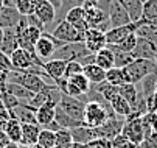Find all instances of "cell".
I'll list each match as a JSON object with an SVG mask.
<instances>
[{
    "mask_svg": "<svg viewBox=\"0 0 157 148\" xmlns=\"http://www.w3.org/2000/svg\"><path fill=\"white\" fill-rule=\"evenodd\" d=\"M110 117H115V112L112 111L109 101L100 98V100H90L86 103L82 122L89 128H98Z\"/></svg>",
    "mask_w": 157,
    "mask_h": 148,
    "instance_id": "obj_1",
    "label": "cell"
},
{
    "mask_svg": "<svg viewBox=\"0 0 157 148\" xmlns=\"http://www.w3.org/2000/svg\"><path fill=\"white\" fill-rule=\"evenodd\" d=\"M82 10H84V17H86L87 28H98L103 33H107L112 28L107 14L97 3L87 0V2L82 5Z\"/></svg>",
    "mask_w": 157,
    "mask_h": 148,
    "instance_id": "obj_2",
    "label": "cell"
},
{
    "mask_svg": "<svg viewBox=\"0 0 157 148\" xmlns=\"http://www.w3.org/2000/svg\"><path fill=\"white\" fill-rule=\"evenodd\" d=\"M152 72H157L154 61H151V59H134L129 66H126L123 69L124 83L139 84L145 76H148Z\"/></svg>",
    "mask_w": 157,
    "mask_h": 148,
    "instance_id": "obj_3",
    "label": "cell"
},
{
    "mask_svg": "<svg viewBox=\"0 0 157 148\" xmlns=\"http://www.w3.org/2000/svg\"><path fill=\"white\" fill-rule=\"evenodd\" d=\"M8 83L20 84V86L27 88L28 91H31L34 94H37V92H40V91H44L45 88L50 86L42 76L33 75V73H28V72H24V70H11V72H8Z\"/></svg>",
    "mask_w": 157,
    "mask_h": 148,
    "instance_id": "obj_4",
    "label": "cell"
},
{
    "mask_svg": "<svg viewBox=\"0 0 157 148\" xmlns=\"http://www.w3.org/2000/svg\"><path fill=\"white\" fill-rule=\"evenodd\" d=\"M90 55V52L87 50L84 42H70V44H64L61 45L52 56V59H61V61H78L82 64L84 58Z\"/></svg>",
    "mask_w": 157,
    "mask_h": 148,
    "instance_id": "obj_5",
    "label": "cell"
},
{
    "mask_svg": "<svg viewBox=\"0 0 157 148\" xmlns=\"http://www.w3.org/2000/svg\"><path fill=\"white\" fill-rule=\"evenodd\" d=\"M97 5L107 14L112 28L131 24V19H129L128 13L124 11V8L117 2V0H100Z\"/></svg>",
    "mask_w": 157,
    "mask_h": 148,
    "instance_id": "obj_6",
    "label": "cell"
},
{
    "mask_svg": "<svg viewBox=\"0 0 157 148\" xmlns=\"http://www.w3.org/2000/svg\"><path fill=\"white\" fill-rule=\"evenodd\" d=\"M61 45H64V44H62L61 41H58L53 34H50V33H47V31H42L40 37L37 39L36 45H34V53H36V56H37L40 61L45 62V61L52 59L53 53H55Z\"/></svg>",
    "mask_w": 157,
    "mask_h": 148,
    "instance_id": "obj_7",
    "label": "cell"
},
{
    "mask_svg": "<svg viewBox=\"0 0 157 148\" xmlns=\"http://www.w3.org/2000/svg\"><path fill=\"white\" fill-rule=\"evenodd\" d=\"M121 134L129 139L132 143H136L137 146L142 143V140L145 139V131H143V125H142V117L137 114H131L129 117L124 119L123 123V130Z\"/></svg>",
    "mask_w": 157,
    "mask_h": 148,
    "instance_id": "obj_8",
    "label": "cell"
},
{
    "mask_svg": "<svg viewBox=\"0 0 157 148\" xmlns=\"http://www.w3.org/2000/svg\"><path fill=\"white\" fill-rule=\"evenodd\" d=\"M11 62H13V70H28L34 66L42 67L44 61H40L37 56L31 55L30 52L24 50V49H17L16 52H13L10 55Z\"/></svg>",
    "mask_w": 157,
    "mask_h": 148,
    "instance_id": "obj_9",
    "label": "cell"
},
{
    "mask_svg": "<svg viewBox=\"0 0 157 148\" xmlns=\"http://www.w3.org/2000/svg\"><path fill=\"white\" fill-rule=\"evenodd\" d=\"M52 34L61 41L62 44H70V42H84V33H81L79 30H76L73 25H70L67 20L59 22L55 30L52 31Z\"/></svg>",
    "mask_w": 157,
    "mask_h": 148,
    "instance_id": "obj_10",
    "label": "cell"
},
{
    "mask_svg": "<svg viewBox=\"0 0 157 148\" xmlns=\"http://www.w3.org/2000/svg\"><path fill=\"white\" fill-rule=\"evenodd\" d=\"M58 106H61L72 119H75V120H78V122H82V120H84L86 103H84L81 98H75V97H70V95H67V94H62L61 101H59ZM82 123H84V122H82Z\"/></svg>",
    "mask_w": 157,
    "mask_h": 148,
    "instance_id": "obj_11",
    "label": "cell"
},
{
    "mask_svg": "<svg viewBox=\"0 0 157 148\" xmlns=\"http://www.w3.org/2000/svg\"><path fill=\"white\" fill-rule=\"evenodd\" d=\"M123 120L115 115V117H110L107 119L101 126L98 128H94L95 130V136L97 137H101V139H107V140H114L118 134H121V130H123Z\"/></svg>",
    "mask_w": 157,
    "mask_h": 148,
    "instance_id": "obj_12",
    "label": "cell"
},
{
    "mask_svg": "<svg viewBox=\"0 0 157 148\" xmlns=\"http://www.w3.org/2000/svg\"><path fill=\"white\" fill-rule=\"evenodd\" d=\"M56 11L58 10L50 0H34V14L45 28L56 20Z\"/></svg>",
    "mask_w": 157,
    "mask_h": 148,
    "instance_id": "obj_13",
    "label": "cell"
},
{
    "mask_svg": "<svg viewBox=\"0 0 157 148\" xmlns=\"http://www.w3.org/2000/svg\"><path fill=\"white\" fill-rule=\"evenodd\" d=\"M42 34V30L36 28V27H27L24 28L20 33H17V39H19V49H24L27 52H30L31 55L36 56L34 53V45L37 39L40 37Z\"/></svg>",
    "mask_w": 157,
    "mask_h": 148,
    "instance_id": "obj_14",
    "label": "cell"
},
{
    "mask_svg": "<svg viewBox=\"0 0 157 148\" xmlns=\"http://www.w3.org/2000/svg\"><path fill=\"white\" fill-rule=\"evenodd\" d=\"M84 44L90 53H97L101 49L107 45L106 42V33H103L98 28H87L84 33Z\"/></svg>",
    "mask_w": 157,
    "mask_h": 148,
    "instance_id": "obj_15",
    "label": "cell"
},
{
    "mask_svg": "<svg viewBox=\"0 0 157 148\" xmlns=\"http://www.w3.org/2000/svg\"><path fill=\"white\" fill-rule=\"evenodd\" d=\"M134 59H151L154 61L155 55H157V44L145 39V37H139L137 39V45L131 52Z\"/></svg>",
    "mask_w": 157,
    "mask_h": 148,
    "instance_id": "obj_16",
    "label": "cell"
},
{
    "mask_svg": "<svg viewBox=\"0 0 157 148\" xmlns=\"http://www.w3.org/2000/svg\"><path fill=\"white\" fill-rule=\"evenodd\" d=\"M137 28H139V24H137V22H131V24L123 25V27L110 28V30L106 33V42H107V44L115 45V44H118L120 41H123L128 34L136 33V30H137Z\"/></svg>",
    "mask_w": 157,
    "mask_h": 148,
    "instance_id": "obj_17",
    "label": "cell"
},
{
    "mask_svg": "<svg viewBox=\"0 0 157 148\" xmlns=\"http://www.w3.org/2000/svg\"><path fill=\"white\" fill-rule=\"evenodd\" d=\"M22 19V14L16 6H2L0 8V28H16Z\"/></svg>",
    "mask_w": 157,
    "mask_h": 148,
    "instance_id": "obj_18",
    "label": "cell"
},
{
    "mask_svg": "<svg viewBox=\"0 0 157 148\" xmlns=\"http://www.w3.org/2000/svg\"><path fill=\"white\" fill-rule=\"evenodd\" d=\"M64 20H67L70 25H73L81 33H86V30H87V24H86V17H84L82 6H76V8H72L70 11H67Z\"/></svg>",
    "mask_w": 157,
    "mask_h": 148,
    "instance_id": "obj_19",
    "label": "cell"
},
{
    "mask_svg": "<svg viewBox=\"0 0 157 148\" xmlns=\"http://www.w3.org/2000/svg\"><path fill=\"white\" fill-rule=\"evenodd\" d=\"M65 66H67L65 61H61V59H48V61H45V62L42 64V70L50 76V80L55 81V80L64 76Z\"/></svg>",
    "mask_w": 157,
    "mask_h": 148,
    "instance_id": "obj_20",
    "label": "cell"
},
{
    "mask_svg": "<svg viewBox=\"0 0 157 148\" xmlns=\"http://www.w3.org/2000/svg\"><path fill=\"white\" fill-rule=\"evenodd\" d=\"M14 112V119H17L22 125L24 123H30V125H37V119H36V109L30 108L28 104L20 103L19 106H16L13 109Z\"/></svg>",
    "mask_w": 157,
    "mask_h": 148,
    "instance_id": "obj_21",
    "label": "cell"
},
{
    "mask_svg": "<svg viewBox=\"0 0 157 148\" xmlns=\"http://www.w3.org/2000/svg\"><path fill=\"white\" fill-rule=\"evenodd\" d=\"M139 25H157V0H146L143 3L142 19Z\"/></svg>",
    "mask_w": 157,
    "mask_h": 148,
    "instance_id": "obj_22",
    "label": "cell"
},
{
    "mask_svg": "<svg viewBox=\"0 0 157 148\" xmlns=\"http://www.w3.org/2000/svg\"><path fill=\"white\" fill-rule=\"evenodd\" d=\"M117 2L124 8V11L128 13L131 22H139L142 19V13H143V3L140 0H117Z\"/></svg>",
    "mask_w": 157,
    "mask_h": 148,
    "instance_id": "obj_23",
    "label": "cell"
},
{
    "mask_svg": "<svg viewBox=\"0 0 157 148\" xmlns=\"http://www.w3.org/2000/svg\"><path fill=\"white\" fill-rule=\"evenodd\" d=\"M19 49V39H17V33L14 28H6L3 30V41H2V45H0V50L3 53H6L8 56L16 52Z\"/></svg>",
    "mask_w": 157,
    "mask_h": 148,
    "instance_id": "obj_24",
    "label": "cell"
},
{
    "mask_svg": "<svg viewBox=\"0 0 157 148\" xmlns=\"http://www.w3.org/2000/svg\"><path fill=\"white\" fill-rule=\"evenodd\" d=\"M42 130V126L39 125H30V123H24L22 125V145H36L37 143V137L39 133Z\"/></svg>",
    "mask_w": 157,
    "mask_h": 148,
    "instance_id": "obj_25",
    "label": "cell"
},
{
    "mask_svg": "<svg viewBox=\"0 0 157 148\" xmlns=\"http://www.w3.org/2000/svg\"><path fill=\"white\" fill-rule=\"evenodd\" d=\"M109 104H110L112 111L115 112V115H118V117L126 119V117H129V115L132 114L131 104H129V103H128L120 94H117L115 97H112V100L109 101Z\"/></svg>",
    "mask_w": 157,
    "mask_h": 148,
    "instance_id": "obj_26",
    "label": "cell"
},
{
    "mask_svg": "<svg viewBox=\"0 0 157 148\" xmlns=\"http://www.w3.org/2000/svg\"><path fill=\"white\" fill-rule=\"evenodd\" d=\"M72 133V137H73V142H78V143H89L90 140L97 139L95 136V130L94 128H89L86 125H81V126H76V128L70 130Z\"/></svg>",
    "mask_w": 157,
    "mask_h": 148,
    "instance_id": "obj_27",
    "label": "cell"
},
{
    "mask_svg": "<svg viewBox=\"0 0 157 148\" xmlns=\"http://www.w3.org/2000/svg\"><path fill=\"white\" fill-rule=\"evenodd\" d=\"M82 73L87 76V80L90 81V84H101L106 81V70H103L100 66L94 64H87L82 69Z\"/></svg>",
    "mask_w": 157,
    "mask_h": 148,
    "instance_id": "obj_28",
    "label": "cell"
},
{
    "mask_svg": "<svg viewBox=\"0 0 157 148\" xmlns=\"http://www.w3.org/2000/svg\"><path fill=\"white\" fill-rule=\"evenodd\" d=\"M55 114H56V108L52 104H42L40 108L36 109V119H37V125L39 126H47L48 123H52L55 120Z\"/></svg>",
    "mask_w": 157,
    "mask_h": 148,
    "instance_id": "obj_29",
    "label": "cell"
},
{
    "mask_svg": "<svg viewBox=\"0 0 157 148\" xmlns=\"http://www.w3.org/2000/svg\"><path fill=\"white\" fill-rule=\"evenodd\" d=\"M55 122L61 126V128H65V130H73L76 126H81L84 125L82 122H78L75 119H72L69 114H67L61 106H56V114H55Z\"/></svg>",
    "mask_w": 157,
    "mask_h": 148,
    "instance_id": "obj_30",
    "label": "cell"
},
{
    "mask_svg": "<svg viewBox=\"0 0 157 148\" xmlns=\"http://www.w3.org/2000/svg\"><path fill=\"white\" fill-rule=\"evenodd\" d=\"M118 94L131 104V108H134L137 104V100H139V88H137V84H132V83L121 84V86H118Z\"/></svg>",
    "mask_w": 157,
    "mask_h": 148,
    "instance_id": "obj_31",
    "label": "cell"
},
{
    "mask_svg": "<svg viewBox=\"0 0 157 148\" xmlns=\"http://www.w3.org/2000/svg\"><path fill=\"white\" fill-rule=\"evenodd\" d=\"M95 64L100 66L103 70H109L114 67V52L107 45L95 53Z\"/></svg>",
    "mask_w": 157,
    "mask_h": 148,
    "instance_id": "obj_32",
    "label": "cell"
},
{
    "mask_svg": "<svg viewBox=\"0 0 157 148\" xmlns=\"http://www.w3.org/2000/svg\"><path fill=\"white\" fill-rule=\"evenodd\" d=\"M6 91H8L11 95H14L20 103H28V101L34 97V92L28 91L27 88L20 86V84H16V83H8V84H6Z\"/></svg>",
    "mask_w": 157,
    "mask_h": 148,
    "instance_id": "obj_33",
    "label": "cell"
},
{
    "mask_svg": "<svg viewBox=\"0 0 157 148\" xmlns=\"http://www.w3.org/2000/svg\"><path fill=\"white\" fill-rule=\"evenodd\" d=\"M3 131L6 133V136L10 137L11 142L20 143V140H22V123L17 119H10L3 126Z\"/></svg>",
    "mask_w": 157,
    "mask_h": 148,
    "instance_id": "obj_34",
    "label": "cell"
},
{
    "mask_svg": "<svg viewBox=\"0 0 157 148\" xmlns=\"http://www.w3.org/2000/svg\"><path fill=\"white\" fill-rule=\"evenodd\" d=\"M155 83H157V72H152L149 73L148 76H145L139 84H140V88H139V92L148 98L149 95H152L155 92Z\"/></svg>",
    "mask_w": 157,
    "mask_h": 148,
    "instance_id": "obj_35",
    "label": "cell"
},
{
    "mask_svg": "<svg viewBox=\"0 0 157 148\" xmlns=\"http://www.w3.org/2000/svg\"><path fill=\"white\" fill-rule=\"evenodd\" d=\"M112 52H114V67H118V69H124L126 66H129L131 62L134 61L132 55L131 53H126V52H121V50H117L114 47L107 45Z\"/></svg>",
    "mask_w": 157,
    "mask_h": 148,
    "instance_id": "obj_36",
    "label": "cell"
},
{
    "mask_svg": "<svg viewBox=\"0 0 157 148\" xmlns=\"http://www.w3.org/2000/svg\"><path fill=\"white\" fill-rule=\"evenodd\" d=\"M87 0H61V5L56 11V19L59 17V22H62L67 11H70L72 8H76V6H82Z\"/></svg>",
    "mask_w": 157,
    "mask_h": 148,
    "instance_id": "obj_37",
    "label": "cell"
},
{
    "mask_svg": "<svg viewBox=\"0 0 157 148\" xmlns=\"http://www.w3.org/2000/svg\"><path fill=\"white\" fill-rule=\"evenodd\" d=\"M137 39H139V36H137L136 33H131V34H128L123 41H120L118 44H115V45L107 44V45L114 47V49H117V50H121V52H126V53H131L134 49H136V45H137Z\"/></svg>",
    "mask_w": 157,
    "mask_h": 148,
    "instance_id": "obj_38",
    "label": "cell"
},
{
    "mask_svg": "<svg viewBox=\"0 0 157 148\" xmlns=\"http://www.w3.org/2000/svg\"><path fill=\"white\" fill-rule=\"evenodd\" d=\"M37 145H40L42 148H55L56 146V133L42 128L37 137Z\"/></svg>",
    "mask_w": 157,
    "mask_h": 148,
    "instance_id": "obj_39",
    "label": "cell"
},
{
    "mask_svg": "<svg viewBox=\"0 0 157 148\" xmlns=\"http://www.w3.org/2000/svg\"><path fill=\"white\" fill-rule=\"evenodd\" d=\"M69 80L73 86L82 94V95H86V94H89L90 92V89H92V84H90V81L87 80V76L84 75V73H79V75H75V76H72V78H67Z\"/></svg>",
    "mask_w": 157,
    "mask_h": 148,
    "instance_id": "obj_40",
    "label": "cell"
},
{
    "mask_svg": "<svg viewBox=\"0 0 157 148\" xmlns=\"http://www.w3.org/2000/svg\"><path fill=\"white\" fill-rule=\"evenodd\" d=\"M106 83L112 84V86H121V84H124L123 69L112 67V69L106 70Z\"/></svg>",
    "mask_w": 157,
    "mask_h": 148,
    "instance_id": "obj_41",
    "label": "cell"
},
{
    "mask_svg": "<svg viewBox=\"0 0 157 148\" xmlns=\"http://www.w3.org/2000/svg\"><path fill=\"white\" fill-rule=\"evenodd\" d=\"M136 34L139 37H145L154 44H157V25H139L136 30Z\"/></svg>",
    "mask_w": 157,
    "mask_h": 148,
    "instance_id": "obj_42",
    "label": "cell"
},
{
    "mask_svg": "<svg viewBox=\"0 0 157 148\" xmlns=\"http://www.w3.org/2000/svg\"><path fill=\"white\" fill-rule=\"evenodd\" d=\"M14 6L22 16H30L34 13V0H17Z\"/></svg>",
    "mask_w": 157,
    "mask_h": 148,
    "instance_id": "obj_43",
    "label": "cell"
},
{
    "mask_svg": "<svg viewBox=\"0 0 157 148\" xmlns=\"http://www.w3.org/2000/svg\"><path fill=\"white\" fill-rule=\"evenodd\" d=\"M73 142L72 133L70 130L61 128L59 131H56V146H69Z\"/></svg>",
    "mask_w": 157,
    "mask_h": 148,
    "instance_id": "obj_44",
    "label": "cell"
},
{
    "mask_svg": "<svg viewBox=\"0 0 157 148\" xmlns=\"http://www.w3.org/2000/svg\"><path fill=\"white\" fill-rule=\"evenodd\" d=\"M0 100H2L5 109H8V111H10V109H14L16 106H19V104H20V101H19L14 95H11L6 89L0 92Z\"/></svg>",
    "mask_w": 157,
    "mask_h": 148,
    "instance_id": "obj_45",
    "label": "cell"
},
{
    "mask_svg": "<svg viewBox=\"0 0 157 148\" xmlns=\"http://www.w3.org/2000/svg\"><path fill=\"white\" fill-rule=\"evenodd\" d=\"M82 69H84V66L81 64V62H78V61H69V62H67V66H65L64 78H72L75 75H79V73H82Z\"/></svg>",
    "mask_w": 157,
    "mask_h": 148,
    "instance_id": "obj_46",
    "label": "cell"
},
{
    "mask_svg": "<svg viewBox=\"0 0 157 148\" xmlns=\"http://www.w3.org/2000/svg\"><path fill=\"white\" fill-rule=\"evenodd\" d=\"M87 148H112V140L97 137L87 143Z\"/></svg>",
    "mask_w": 157,
    "mask_h": 148,
    "instance_id": "obj_47",
    "label": "cell"
},
{
    "mask_svg": "<svg viewBox=\"0 0 157 148\" xmlns=\"http://www.w3.org/2000/svg\"><path fill=\"white\" fill-rule=\"evenodd\" d=\"M0 70H3V72H11L13 70L11 58L6 53H3L2 50H0Z\"/></svg>",
    "mask_w": 157,
    "mask_h": 148,
    "instance_id": "obj_48",
    "label": "cell"
},
{
    "mask_svg": "<svg viewBox=\"0 0 157 148\" xmlns=\"http://www.w3.org/2000/svg\"><path fill=\"white\" fill-rule=\"evenodd\" d=\"M139 148H157V133H151L149 136H146Z\"/></svg>",
    "mask_w": 157,
    "mask_h": 148,
    "instance_id": "obj_49",
    "label": "cell"
},
{
    "mask_svg": "<svg viewBox=\"0 0 157 148\" xmlns=\"http://www.w3.org/2000/svg\"><path fill=\"white\" fill-rule=\"evenodd\" d=\"M27 22H28V27H36V28H39L42 31H45V27H44V24L37 19V16L34 13L30 14V16H27Z\"/></svg>",
    "mask_w": 157,
    "mask_h": 148,
    "instance_id": "obj_50",
    "label": "cell"
},
{
    "mask_svg": "<svg viewBox=\"0 0 157 148\" xmlns=\"http://www.w3.org/2000/svg\"><path fill=\"white\" fill-rule=\"evenodd\" d=\"M146 109L148 112H152V114L157 112V94L155 92L146 98Z\"/></svg>",
    "mask_w": 157,
    "mask_h": 148,
    "instance_id": "obj_51",
    "label": "cell"
},
{
    "mask_svg": "<svg viewBox=\"0 0 157 148\" xmlns=\"http://www.w3.org/2000/svg\"><path fill=\"white\" fill-rule=\"evenodd\" d=\"M11 143V140H10V137L6 136V133L3 131V130H0V148H5V146H8Z\"/></svg>",
    "mask_w": 157,
    "mask_h": 148,
    "instance_id": "obj_52",
    "label": "cell"
},
{
    "mask_svg": "<svg viewBox=\"0 0 157 148\" xmlns=\"http://www.w3.org/2000/svg\"><path fill=\"white\" fill-rule=\"evenodd\" d=\"M64 148H87L86 143H78V142H72L69 146H64Z\"/></svg>",
    "mask_w": 157,
    "mask_h": 148,
    "instance_id": "obj_53",
    "label": "cell"
},
{
    "mask_svg": "<svg viewBox=\"0 0 157 148\" xmlns=\"http://www.w3.org/2000/svg\"><path fill=\"white\" fill-rule=\"evenodd\" d=\"M5 148H20V143H16V142H11L8 146H5Z\"/></svg>",
    "mask_w": 157,
    "mask_h": 148,
    "instance_id": "obj_54",
    "label": "cell"
},
{
    "mask_svg": "<svg viewBox=\"0 0 157 148\" xmlns=\"http://www.w3.org/2000/svg\"><path fill=\"white\" fill-rule=\"evenodd\" d=\"M50 2L55 5V8H56V10H58V8H59V5H61V2H59V0H50Z\"/></svg>",
    "mask_w": 157,
    "mask_h": 148,
    "instance_id": "obj_55",
    "label": "cell"
},
{
    "mask_svg": "<svg viewBox=\"0 0 157 148\" xmlns=\"http://www.w3.org/2000/svg\"><path fill=\"white\" fill-rule=\"evenodd\" d=\"M2 41H3V28H0V45H2Z\"/></svg>",
    "mask_w": 157,
    "mask_h": 148,
    "instance_id": "obj_56",
    "label": "cell"
},
{
    "mask_svg": "<svg viewBox=\"0 0 157 148\" xmlns=\"http://www.w3.org/2000/svg\"><path fill=\"white\" fill-rule=\"evenodd\" d=\"M154 64H155V70H157V55H155V58H154Z\"/></svg>",
    "mask_w": 157,
    "mask_h": 148,
    "instance_id": "obj_57",
    "label": "cell"
},
{
    "mask_svg": "<svg viewBox=\"0 0 157 148\" xmlns=\"http://www.w3.org/2000/svg\"><path fill=\"white\" fill-rule=\"evenodd\" d=\"M31 148H42V146H40V145H37V143H36V145H31Z\"/></svg>",
    "mask_w": 157,
    "mask_h": 148,
    "instance_id": "obj_58",
    "label": "cell"
},
{
    "mask_svg": "<svg viewBox=\"0 0 157 148\" xmlns=\"http://www.w3.org/2000/svg\"><path fill=\"white\" fill-rule=\"evenodd\" d=\"M90 2H94V3H98V2H100V0H90Z\"/></svg>",
    "mask_w": 157,
    "mask_h": 148,
    "instance_id": "obj_59",
    "label": "cell"
},
{
    "mask_svg": "<svg viewBox=\"0 0 157 148\" xmlns=\"http://www.w3.org/2000/svg\"><path fill=\"white\" fill-rule=\"evenodd\" d=\"M155 94H157V83H155Z\"/></svg>",
    "mask_w": 157,
    "mask_h": 148,
    "instance_id": "obj_60",
    "label": "cell"
},
{
    "mask_svg": "<svg viewBox=\"0 0 157 148\" xmlns=\"http://www.w3.org/2000/svg\"><path fill=\"white\" fill-rule=\"evenodd\" d=\"M11 2H13V3H16V2H17V0H11Z\"/></svg>",
    "mask_w": 157,
    "mask_h": 148,
    "instance_id": "obj_61",
    "label": "cell"
},
{
    "mask_svg": "<svg viewBox=\"0 0 157 148\" xmlns=\"http://www.w3.org/2000/svg\"><path fill=\"white\" fill-rule=\"evenodd\" d=\"M140 2H142V3H145V2H146V0H140Z\"/></svg>",
    "mask_w": 157,
    "mask_h": 148,
    "instance_id": "obj_62",
    "label": "cell"
},
{
    "mask_svg": "<svg viewBox=\"0 0 157 148\" xmlns=\"http://www.w3.org/2000/svg\"><path fill=\"white\" fill-rule=\"evenodd\" d=\"M55 148H64V146H55Z\"/></svg>",
    "mask_w": 157,
    "mask_h": 148,
    "instance_id": "obj_63",
    "label": "cell"
},
{
    "mask_svg": "<svg viewBox=\"0 0 157 148\" xmlns=\"http://www.w3.org/2000/svg\"><path fill=\"white\" fill-rule=\"evenodd\" d=\"M59 2H61V0H59Z\"/></svg>",
    "mask_w": 157,
    "mask_h": 148,
    "instance_id": "obj_64",
    "label": "cell"
}]
</instances>
